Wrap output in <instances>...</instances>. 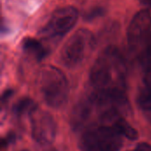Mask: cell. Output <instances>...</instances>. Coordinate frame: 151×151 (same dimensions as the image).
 <instances>
[{
  "label": "cell",
  "instance_id": "cell-18",
  "mask_svg": "<svg viewBox=\"0 0 151 151\" xmlns=\"http://www.w3.org/2000/svg\"><path fill=\"white\" fill-rule=\"evenodd\" d=\"M43 151H58V150H56L55 149H47V150H44Z\"/></svg>",
  "mask_w": 151,
  "mask_h": 151
},
{
  "label": "cell",
  "instance_id": "cell-11",
  "mask_svg": "<svg viewBox=\"0 0 151 151\" xmlns=\"http://www.w3.org/2000/svg\"><path fill=\"white\" fill-rule=\"evenodd\" d=\"M37 109L35 102L27 97L19 100L13 106V111L16 115L21 116L24 114H31Z\"/></svg>",
  "mask_w": 151,
  "mask_h": 151
},
{
  "label": "cell",
  "instance_id": "cell-19",
  "mask_svg": "<svg viewBox=\"0 0 151 151\" xmlns=\"http://www.w3.org/2000/svg\"><path fill=\"white\" fill-rule=\"evenodd\" d=\"M84 151H100V150H89V149H84Z\"/></svg>",
  "mask_w": 151,
  "mask_h": 151
},
{
  "label": "cell",
  "instance_id": "cell-9",
  "mask_svg": "<svg viewBox=\"0 0 151 151\" xmlns=\"http://www.w3.org/2000/svg\"><path fill=\"white\" fill-rule=\"evenodd\" d=\"M113 127L122 136L127 137L131 141H134L138 138V132L135 128H134L125 119L121 117H118L112 120Z\"/></svg>",
  "mask_w": 151,
  "mask_h": 151
},
{
  "label": "cell",
  "instance_id": "cell-14",
  "mask_svg": "<svg viewBox=\"0 0 151 151\" xmlns=\"http://www.w3.org/2000/svg\"><path fill=\"white\" fill-rule=\"evenodd\" d=\"M134 151H151V145L148 143H140Z\"/></svg>",
  "mask_w": 151,
  "mask_h": 151
},
{
  "label": "cell",
  "instance_id": "cell-4",
  "mask_svg": "<svg viewBox=\"0 0 151 151\" xmlns=\"http://www.w3.org/2000/svg\"><path fill=\"white\" fill-rule=\"evenodd\" d=\"M84 149L100 151H119L122 145V135L111 126H102L87 132L83 136Z\"/></svg>",
  "mask_w": 151,
  "mask_h": 151
},
{
  "label": "cell",
  "instance_id": "cell-7",
  "mask_svg": "<svg viewBox=\"0 0 151 151\" xmlns=\"http://www.w3.org/2000/svg\"><path fill=\"white\" fill-rule=\"evenodd\" d=\"M151 35V14L148 10L138 12L130 22L127 29V41L131 47L135 48L146 43Z\"/></svg>",
  "mask_w": 151,
  "mask_h": 151
},
{
  "label": "cell",
  "instance_id": "cell-8",
  "mask_svg": "<svg viewBox=\"0 0 151 151\" xmlns=\"http://www.w3.org/2000/svg\"><path fill=\"white\" fill-rule=\"evenodd\" d=\"M91 101H84L77 104L71 117V124L73 128L81 127L89 118L91 112Z\"/></svg>",
  "mask_w": 151,
  "mask_h": 151
},
{
  "label": "cell",
  "instance_id": "cell-12",
  "mask_svg": "<svg viewBox=\"0 0 151 151\" xmlns=\"http://www.w3.org/2000/svg\"><path fill=\"white\" fill-rule=\"evenodd\" d=\"M137 103L141 109L151 111V89L146 87L142 88L137 96Z\"/></svg>",
  "mask_w": 151,
  "mask_h": 151
},
{
  "label": "cell",
  "instance_id": "cell-6",
  "mask_svg": "<svg viewBox=\"0 0 151 151\" xmlns=\"http://www.w3.org/2000/svg\"><path fill=\"white\" fill-rule=\"evenodd\" d=\"M30 115L34 140L40 144H50L55 140L57 134V126L53 117L49 112L38 108Z\"/></svg>",
  "mask_w": 151,
  "mask_h": 151
},
{
  "label": "cell",
  "instance_id": "cell-16",
  "mask_svg": "<svg viewBox=\"0 0 151 151\" xmlns=\"http://www.w3.org/2000/svg\"><path fill=\"white\" fill-rule=\"evenodd\" d=\"M12 93H13V91H12V90H11V89H7V90L3 94V96H2V102H3V103H4V101L8 100V98L12 96Z\"/></svg>",
  "mask_w": 151,
  "mask_h": 151
},
{
  "label": "cell",
  "instance_id": "cell-17",
  "mask_svg": "<svg viewBox=\"0 0 151 151\" xmlns=\"http://www.w3.org/2000/svg\"><path fill=\"white\" fill-rule=\"evenodd\" d=\"M141 3L146 6H149L150 8H151V0H140Z\"/></svg>",
  "mask_w": 151,
  "mask_h": 151
},
{
  "label": "cell",
  "instance_id": "cell-15",
  "mask_svg": "<svg viewBox=\"0 0 151 151\" xmlns=\"http://www.w3.org/2000/svg\"><path fill=\"white\" fill-rule=\"evenodd\" d=\"M146 56L149 59H151V35L146 42Z\"/></svg>",
  "mask_w": 151,
  "mask_h": 151
},
{
  "label": "cell",
  "instance_id": "cell-10",
  "mask_svg": "<svg viewBox=\"0 0 151 151\" xmlns=\"http://www.w3.org/2000/svg\"><path fill=\"white\" fill-rule=\"evenodd\" d=\"M24 50L27 52L33 54L37 59H42L46 55V50L42 47L40 42L33 38H27L23 42Z\"/></svg>",
  "mask_w": 151,
  "mask_h": 151
},
{
  "label": "cell",
  "instance_id": "cell-1",
  "mask_svg": "<svg viewBox=\"0 0 151 151\" xmlns=\"http://www.w3.org/2000/svg\"><path fill=\"white\" fill-rule=\"evenodd\" d=\"M127 67L125 60L115 47L106 48L95 61L90 81L96 90H125Z\"/></svg>",
  "mask_w": 151,
  "mask_h": 151
},
{
  "label": "cell",
  "instance_id": "cell-2",
  "mask_svg": "<svg viewBox=\"0 0 151 151\" xmlns=\"http://www.w3.org/2000/svg\"><path fill=\"white\" fill-rule=\"evenodd\" d=\"M38 84L42 96L49 106L58 108L66 102L69 85L60 69L52 65L43 66L38 74Z\"/></svg>",
  "mask_w": 151,
  "mask_h": 151
},
{
  "label": "cell",
  "instance_id": "cell-20",
  "mask_svg": "<svg viewBox=\"0 0 151 151\" xmlns=\"http://www.w3.org/2000/svg\"><path fill=\"white\" fill-rule=\"evenodd\" d=\"M22 151H27V150H22Z\"/></svg>",
  "mask_w": 151,
  "mask_h": 151
},
{
  "label": "cell",
  "instance_id": "cell-13",
  "mask_svg": "<svg viewBox=\"0 0 151 151\" xmlns=\"http://www.w3.org/2000/svg\"><path fill=\"white\" fill-rule=\"evenodd\" d=\"M143 82L146 88L151 89V65H149L143 75Z\"/></svg>",
  "mask_w": 151,
  "mask_h": 151
},
{
  "label": "cell",
  "instance_id": "cell-5",
  "mask_svg": "<svg viewBox=\"0 0 151 151\" xmlns=\"http://www.w3.org/2000/svg\"><path fill=\"white\" fill-rule=\"evenodd\" d=\"M77 19L78 11L75 7L65 6L59 8L52 13L49 21L42 29V35L47 38L64 35L73 28Z\"/></svg>",
  "mask_w": 151,
  "mask_h": 151
},
{
  "label": "cell",
  "instance_id": "cell-3",
  "mask_svg": "<svg viewBox=\"0 0 151 151\" xmlns=\"http://www.w3.org/2000/svg\"><path fill=\"white\" fill-rule=\"evenodd\" d=\"M94 43V35L89 30L79 29L64 45L61 50L62 62L68 67L76 66L83 60L88 50L93 48Z\"/></svg>",
  "mask_w": 151,
  "mask_h": 151
}]
</instances>
